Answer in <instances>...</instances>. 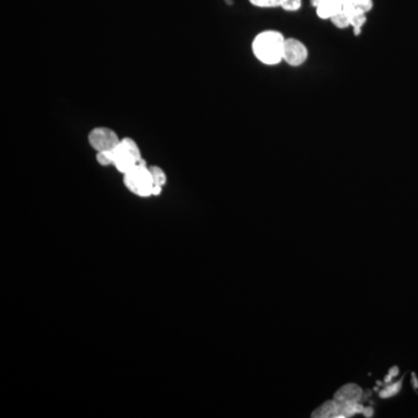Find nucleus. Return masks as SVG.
<instances>
[{
    "mask_svg": "<svg viewBox=\"0 0 418 418\" xmlns=\"http://www.w3.org/2000/svg\"><path fill=\"white\" fill-rule=\"evenodd\" d=\"M286 37L281 31L265 29L258 33L251 43V50L261 64L273 66L282 62Z\"/></svg>",
    "mask_w": 418,
    "mask_h": 418,
    "instance_id": "f257e3e1",
    "label": "nucleus"
},
{
    "mask_svg": "<svg viewBox=\"0 0 418 418\" xmlns=\"http://www.w3.org/2000/svg\"><path fill=\"white\" fill-rule=\"evenodd\" d=\"M111 156L113 166L122 174L128 173L143 159L138 144L131 137L121 138L120 143L111 150Z\"/></svg>",
    "mask_w": 418,
    "mask_h": 418,
    "instance_id": "f03ea898",
    "label": "nucleus"
},
{
    "mask_svg": "<svg viewBox=\"0 0 418 418\" xmlns=\"http://www.w3.org/2000/svg\"><path fill=\"white\" fill-rule=\"evenodd\" d=\"M124 186L131 193L141 198L153 197V179L149 166H146L144 159H142L134 169L123 174Z\"/></svg>",
    "mask_w": 418,
    "mask_h": 418,
    "instance_id": "7ed1b4c3",
    "label": "nucleus"
},
{
    "mask_svg": "<svg viewBox=\"0 0 418 418\" xmlns=\"http://www.w3.org/2000/svg\"><path fill=\"white\" fill-rule=\"evenodd\" d=\"M87 141L94 151L100 152L113 150L120 143L121 138L118 137L117 132L114 129L100 125V127L93 128L89 132Z\"/></svg>",
    "mask_w": 418,
    "mask_h": 418,
    "instance_id": "20e7f679",
    "label": "nucleus"
},
{
    "mask_svg": "<svg viewBox=\"0 0 418 418\" xmlns=\"http://www.w3.org/2000/svg\"><path fill=\"white\" fill-rule=\"evenodd\" d=\"M308 57V48L301 40L295 37H286L282 62L292 68H299L305 64Z\"/></svg>",
    "mask_w": 418,
    "mask_h": 418,
    "instance_id": "39448f33",
    "label": "nucleus"
},
{
    "mask_svg": "<svg viewBox=\"0 0 418 418\" xmlns=\"http://www.w3.org/2000/svg\"><path fill=\"white\" fill-rule=\"evenodd\" d=\"M362 399V389L355 383H347L339 388L334 394L333 400L338 403L347 402V401H357L360 402Z\"/></svg>",
    "mask_w": 418,
    "mask_h": 418,
    "instance_id": "423d86ee",
    "label": "nucleus"
},
{
    "mask_svg": "<svg viewBox=\"0 0 418 418\" xmlns=\"http://www.w3.org/2000/svg\"><path fill=\"white\" fill-rule=\"evenodd\" d=\"M343 8V3L338 0H323L318 6L315 7L316 15L320 20H330L334 14H337Z\"/></svg>",
    "mask_w": 418,
    "mask_h": 418,
    "instance_id": "0eeeda50",
    "label": "nucleus"
},
{
    "mask_svg": "<svg viewBox=\"0 0 418 418\" xmlns=\"http://www.w3.org/2000/svg\"><path fill=\"white\" fill-rule=\"evenodd\" d=\"M317 418H338V403L336 401H326L312 414Z\"/></svg>",
    "mask_w": 418,
    "mask_h": 418,
    "instance_id": "6e6552de",
    "label": "nucleus"
},
{
    "mask_svg": "<svg viewBox=\"0 0 418 418\" xmlns=\"http://www.w3.org/2000/svg\"><path fill=\"white\" fill-rule=\"evenodd\" d=\"M150 172H151L153 184H155V188H153V197H157L162 193L163 187L165 186L167 178L166 173L164 172L163 169H160L159 166H149Z\"/></svg>",
    "mask_w": 418,
    "mask_h": 418,
    "instance_id": "1a4fd4ad",
    "label": "nucleus"
},
{
    "mask_svg": "<svg viewBox=\"0 0 418 418\" xmlns=\"http://www.w3.org/2000/svg\"><path fill=\"white\" fill-rule=\"evenodd\" d=\"M329 21L337 28V29H346V28L351 27L350 16H348L343 9L339 10L337 14H334Z\"/></svg>",
    "mask_w": 418,
    "mask_h": 418,
    "instance_id": "9d476101",
    "label": "nucleus"
},
{
    "mask_svg": "<svg viewBox=\"0 0 418 418\" xmlns=\"http://www.w3.org/2000/svg\"><path fill=\"white\" fill-rule=\"evenodd\" d=\"M247 1L258 8H275V7H280L284 0H247Z\"/></svg>",
    "mask_w": 418,
    "mask_h": 418,
    "instance_id": "9b49d317",
    "label": "nucleus"
},
{
    "mask_svg": "<svg viewBox=\"0 0 418 418\" xmlns=\"http://www.w3.org/2000/svg\"><path fill=\"white\" fill-rule=\"evenodd\" d=\"M353 6L357 13H365L368 14L374 7V1L373 0H353Z\"/></svg>",
    "mask_w": 418,
    "mask_h": 418,
    "instance_id": "f8f14e48",
    "label": "nucleus"
},
{
    "mask_svg": "<svg viewBox=\"0 0 418 418\" xmlns=\"http://www.w3.org/2000/svg\"><path fill=\"white\" fill-rule=\"evenodd\" d=\"M366 22H367V14L365 13L359 12L350 16V24L352 29H353V28H360V29H362V27L365 26Z\"/></svg>",
    "mask_w": 418,
    "mask_h": 418,
    "instance_id": "ddd939ff",
    "label": "nucleus"
},
{
    "mask_svg": "<svg viewBox=\"0 0 418 418\" xmlns=\"http://www.w3.org/2000/svg\"><path fill=\"white\" fill-rule=\"evenodd\" d=\"M96 159L98 164L101 166H113V156H111V150L108 151H100L97 152Z\"/></svg>",
    "mask_w": 418,
    "mask_h": 418,
    "instance_id": "4468645a",
    "label": "nucleus"
},
{
    "mask_svg": "<svg viewBox=\"0 0 418 418\" xmlns=\"http://www.w3.org/2000/svg\"><path fill=\"white\" fill-rule=\"evenodd\" d=\"M302 7V0H284L280 8L285 12H298Z\"/></svg>",
    "mask_w": 418,
    "mask_h": 418,
    "instance_id": "2eb2a0df",
    "label": "nucleus"
},
{
    "mask_svg": "<svg viewBox=\"0 0 418 418\" xmlns=\"http://www.w3.org/2000/svg\"><path fill=\"white\" fill-rule=\"evenodd\" d=\"M401 385H402V380H400V381L397 383H394V385L386 386L385 389L380 392V397H382V399H386V397H390V396L396 395V394L399 393V390L401 389Z\"/></svg>",
    "mask_w": 418,
    "mask_h": 418,
    "instance_id": "dca6fc26",
    "label": "nucleus"
},
{
    "mask_svg": "<svg viewBox=\"0 0 418 418\" xmlns=\"http://www.w3.org/2000/svg\"><path fill=\"white\" fill-rule=\"evenodd\" d=\"M397 373H399V368H397V367H394V368L390 369V371H389V374L386 376L385 381H386V382H389L390 380H392V379L394 378V376L397 375Z\"/></svg>",
    "mask_w": 418,
    "mask_h": 418,
    "instance_id": "f3484780",
    "label": "nucleus"
},
{
    "mask_svg": "<svg viewBox=\"0 0 418 418\" xmlns=\"http://www.w3.org/2000/svg\"><path fill=\"white\" fill-rule=\"evenodd\" d=\"M373 413H374V410H373L372 407L364 408V411H362V414H364L365 417H372Z\"/></svg>",
    "mask_w": 418,
    "mask_h": 418,
    "instance_id": "a211bd4d",
    "label": "nucleus"
},
{
    "mask_svg": "<svg viewBox=\"0 0 418 418\" xmlns=\"http://www.w3.org/2000/svg\"><path fill=\"white\" fill-rule=\"evenodd\" d=\"M338 1L341 2V3H345V2H350V1H353V0H338Z\"/></svg>",
    "mask_w": 418,
    "mask_h": 418,
    "instance_id": "6ab92c4d",
    "label": "nucleus"
}]
</instances>
